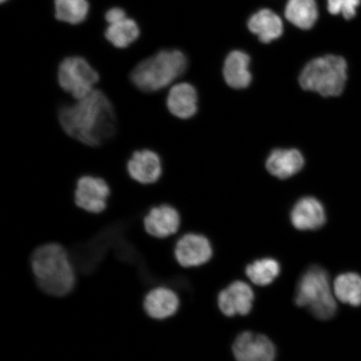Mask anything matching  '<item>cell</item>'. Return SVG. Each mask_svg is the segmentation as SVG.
Listing matches in <instances>:
<instances>
[{"mask_svg":"<svg viewBox=\"0 0 361 361\" xmlns=\"http://www.w3.org/2000/svg\"><path fill=\"white\" fill-rule=\"evenodd\" d=\"M59 123L71 138L97 147L111 139L116 129V117L109 98L94 89L88 96L62 106Z\"/></svg>","mask_w":361,"mask_h":361,"instance_id":"1","label":"cell"},{"mask_svg":"<svg viewBox=\"0 0 361 361\" xmlns=\"http://www.w3.org/2000/svg\"><path fill=\"white\" fill-rule=\"evenodd\" d=\"M30 269L36 286L45 295L62 298L74 290V265L60 243H47L36 247L30 256Z\"/></svg>","mask_w":361,"mask_h":361,"instance_id":"2","label":"cell"},{"mask_svg":"<svg viewBox=\"0 0 361 361\" xmlns=\"http://www.w3.org/2000/svg\"><path fill=\"white\" fill-rule=\"evenodd\" d=\"M188 59L178 49H164L140 62L130 73V81L139 90L154 93L169 87L184 74Z\"/></svg>","mask_w":361,"mask_h":361,"instance_id":"3","label":"cell"},{"mask_svg":"<svg viewBox=\"0 0 361 361\" xmlns=\"http://www.w3.org/2000/svg\"><path fill=\"white\" fill-rule=\"evenodd\" d=\"M333 291L327 271L318 265L310 266L298 283L295 304L308 309L316 319H331L337 310Z\"/></svg>","mask_w":361,"mask_h":361,"instance_id":"4","label":"cell"},{"mask_svg":"<svg viewBox=\"0 0 361 361\" xmlns=\"http://www.w3.org/2000/svg\"><path fill=\"white\" fill-rule=\"evenodd\" d=\"M347 63L344 58L329 55L314 59L301 71V87L324 97H338L347 81Z\"/></svg>","mask_w":361,"mask_h":361,"instance_id":"5","label":"cell"},{"mask_svg":"<svg viewBox=\"0 0 361 361\" xmlns=\"http://www.w3.org/2000/svg\"><path fill=\"white\" fill-rule=\"evenodd\" d=\"M57 80L65 92L80 100L93 92L100 76L85 59L70 56L59 66Z\"/></svg>","mask_w":361,"mask_h":361,"instance_id":"6","label":"cell"},{"mask_svg":"<svg viewBox=\"0 0 361 361\" xmlns=\"http://www.w3.org/2000/svg\"><path fill=\"white\" fill-rule=\"evenodd\" d=\"M110 196L109 185L101 178L85 175L76 183L74 194L75 205L87 213L102 214L106 209Z\"/></svg>","mask_w":361,"mask_h":361,"instance_id":"7","label":"cell"},{"mask_svg":"<svg viewBox=\"0 0 361 361\" xmlns=\"http://www.w3.org/2000/svg\"><path fill=\"white\" fill-rule=\"evenodd\" d=\"M174 255L176 260L183 267H198L211 259L213 247L205 236L187 233L176 243Z\"/></svg>","mask_w":361,"mask_h":361,"instance_id":"8","label":"cell"},{"mask_svg":"<svg viewBox=\"0 0 361 361\" xmlns=\"http://www.w3.org/2000/svg\"><path fill=\"white\" fill-rule=\"evenodd\" d=\"M233 352L237 361H274L276 350L267 336L246 331L233 343Z\"/></svg>","mask_w":361,"mask_h":361,"instance_id":"9","label":"cell"},{"mask_svg":"<svg viewBox=\"0 0 361 361\" xmlns=\"http://www.w3.org/2000/svg\"><path fill=\"white\" fill-rule=\"evenodd\" d=\"M255 300V293L248 284L235 281L219 293V308L224 315L233 317L250 313Z\"/></svg>","mask_w":361,"mask_h":361,"instance_id":"10","label":"cell"},{"mask_svg":"<svg viewBox=\"0 0 361 361\" xmlns=\"http://www.w3.org/2000/svg\"><path fill=\"white\" fill-rule=\"evenodd\" d=\"M180 225L178 211L169 204L152 207L143 219V227L148 235L159 239L173 235Z\"/></svg>","mask_w":361,"mask_h":361,"instance_id":"11","label":"cell"},{"mask_svg":"<svg viewBox=\"0 0 361 361\" xmlns=\"http://www.w3.org/2000/svg\"><path fill=\"white\" fill-rule=\"evenodd\" d=\"M126 170L135 182L142 185L155 183L162 174L161 157L149 149L135 151L128 161Z\"/></svg>","mask_w":361,"mask_h":361,"instance_id":"12","label":"cell"},{"mask_svg":"<svg viewBox=\"0 0 361 361\" xmlns=\"http://www.w3.org/2000/svg\"><path fill=\"white\" fill-rule=\"evenodd\" d=\"M144 312L149 318L164 320L173 317L180 308L177 293L168 287H156L149 290L143 298Z\"/></svg>","mask_w":361,"mask_h":361,"instance_id":"13","label":"cell"},{"mask_svg":"<svg viewBox=\"0 0 361 361\" xmlns=\"http://www.w3.org/2000/svg\"><path fill=\"white\" fill-rule=\"evenodd\" d=\"M290 220L293 227L300 231L319 229L326 223V210L316 198L305 197L293 206Z\"/></svg>","mask_w":361,"mask_h":361,"instance_id":"14","label":"cell"},{"mask_svg":"<svg viewBox=\"0 0 361 361\" xmlns=\"http://www.w3.org/2000/svg\"><path fill=\"white\" fill-rule=\"evenodd\" d=\"M305 166V158L296 149H275L266 161V169L279 179H287L300 173Z\"/></svg>","mask_w":361,"mask_h":361,"instance_id":"15","label":"cell"},{"mask_svg":"<svg viewBox=\"0 0 361 361\" xmlns=\"http://www.w3.org/2000/svg\"><path fill=\"white\" fill-rule=\"evenodd\" d=\"M166 106L171 115L187 120L197 111V93L195 87L187 82L173 85L166 98Z\"/></svg>","mask_w":361,"mask_h":361,"instance_id":"16","label":"cell"},{"mask_svg":"<svg viewBox=\"0 0 361 361\" xmlns=\"http://www.w3.org/2000/svg\"><path fill=\"white\" fill-rule=\"evenodd\" d=\"M250 64V58L246 53L241 51L229 53L224 66L226 83L233 89L247 88L252 81Z\"/></svg>","mask_w":361,"mask_h":361,"instance_id":"17","label":"cell"},{"mask_svg":"<svg viewBox=\"0 0 361 361\" xmlns=\"http://www.w3.org/2000/svg\"><path fill=\"white\" fill-rule=\"evenodd\" d=\"M248 29L258 36L261 42L268 44L283 34V25L276 13L264 8L252 15L247 23Z\"/></svg>","mask_w":361,"mask_h":361,"instance_id":"18","label":"cell"},{"mask_svg":"<svg viewBox=\"0 0 361 361\" xmlns=\"http://www.w3.org/2000/svg\"><path fill=\"white\" fill-rule=\"evenodd\" d=\"M284 16L298 28L310 30L318 20L317 4L315 0H288Z\"/></svg>","mask_w":361,"mask_h":361,"instance_id":"19","label":"cell"},{"mask_svg":"<svg viewBox=\"0 0 361 361\" xmlns=\"http://www.w3.org/2000/svg\"><path fill=\"white\" fill-rule=\"evenodd\" d=\"M334 293L338 300L351 306L361 305V276L355 273L338 275L334 283Z\"/></svg>","mask_w":361,"mask_h":361,"instance_id":"20","label":"cell"},{"mask_svg":"<svg viewBox=\"0 0 361 361\" xmlns=\"http://www.w3.org/2000/svg\"><path fill=\"white\" fill-rule=\"evenodd\" d=\"M106 38L112 45L119 49L128 47L140 35L139 27L135 20L126 19L109 25Z\"/></svg>","mask_w":361,"mask_h":361,"instance_id":"21","label":"cell"},{"mask_svg":"<svg viewBox=\"0 0 361 361\" xmlns=\"http://www.w3.org/2000/svg\"><path fill=\"white\" fill-rule=\"evenodd\" d=\"M281 264L277 260L265 258L248 264L246 275L256 286H267L276 279L281 274Z\"/></svg>","mask_w":361,"mask_h":361,"instance_id":"22","label":"cell"},{"mask_svg":"<svg viewBox=\"0 0 361 361\" xmlns=\"http://www.w3.org/2000/svg\"><path fill=\"white\" fill-rule=\"evenodd\" d=\"M56 19L71 25H78L88 16V0H55Z\"/></svg>","mask_w":361,"mask_h":361,"instance_id":"23","label":"cell"},{"mask_svg":"<svg viewBox=\"0 0 361 361\" xmlns=\"http://www.w3.org/2000/svg\"><path fill=\"white\" fill-rule=\"evenodd\" d=\"M361 0H327V8L334 16L341 15L345 20H351L357 13Z\"/></svg>","mask_w":361,"mask_h":361,"instance_id":"24","label":"cell"},{"mask_svg":"<svg viewBox=\"0 0 361 361\" xmlns=\"http://www.w3.org/2000/svg\"><path fill=\"white\" fill-rule=\"evenodd\" d=\"M126 18V12L121 8H112L106 13V20L109 25L123 20Z\"/></svg>","mask_w":361,"mask_h":361,"instance_id":"25","label":"cell"},{"mask_svg":"<svg viewBox=\"0 0 361 361\" xmlns=\"http://www.w3.org/2000/svg\"><path fill=\"white\" fill-rule=\"evenodd\" d=\"M8 1V0H1V3H4V2H6Z\"/></svg>","mask_w":361,"mask_h":361,"instance_id":"26","label":"cell"}]
</instances>
